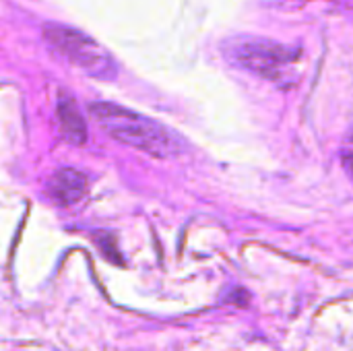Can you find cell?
<instances>
[{"label":"cell","mask_w":353,"mask_h":351,"mask_svg":"<svg viewBox=\"0 0 353 351\" xmlns=\"http://www.w3.org/2000/svg\"><path fill=\"white\" fill-rule=\"evenodd\" d=\"M343 166H345V172L353 178V153H347V155L343 157Z\"/></svg>","instance_id":"obj_6"},{"label":"cell","mask_w":353,"mask_h":351,"mask_svg":"<svg viewBox=\"0 0 353 351\" xmlns=\"http://www.w3.org/2000/svg\"><path fill=\"white\" fill-rule=\"evenodd\" d=\"M41 35L50 50L83 70L87 77L99 81H114L118 77L114 56L85 31L64 23H46Z\"/></svg>","instance_id":"obj_2"},{"label":"cell","mask_w":353,"mask_h":351,"mask_svg":"<svg viewBox=\"0 0 353 351\" xmlns=\"http://www.w3.org/2000/svg\"><path fill=\"white\" fill-rule=\"evenodd\" d=\"M50 192L60 205H77L87 197V178L72 168H62L52 176Z\"/></svg>","instance_id":"obj_4"},{"label":"cell","mask_w":353,"mask_h":351,"mask_svg":"<svg viewBox=\"0 0 353 351\" xmlns=\"http://www.w3.org/2000/svg\"><path fill=\"white\" fill-rule=\"evenodd\" d=\"M58 124L62 137L70 145H83L87 141V126L83 120V114L77 106V101L70 95H60L58 99Z\"/></svg>","instance_id":"obj_5"},{"label":"cell","mask_w":353,"mask_h":351,"mask_svg":"<svg viewBox=\"0 0 353 351\" xmlns=\"http://www.w3.org/2000/svg\"><path fill=\"white\" fill-rule=\"evenodd\" d=\"M89 114L112 139L145 155L170 159L182 153L184 143L170 128L155 122L153 118L141 116L132 110L108 101L91 103Z\"/></svg>","instance_id":"obj_1"},{"label":"cell","mask_w":353,"mask_h":351,"mask_svg":"<svg viewBox=\"0 0 353 351\" xmlns=\"http://www.w3.org/2000/svg\"><path fill=\"white\" fill-rule=\"evenodd\" d=\"M223 56L230 64L250 70L259 77L281 81L283 72L300 58L296 48L259 35H236L223 43Z\"/></svg>","instance_id":"obj_3"}]
</instances>
